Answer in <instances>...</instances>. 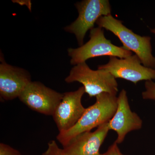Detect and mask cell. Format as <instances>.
I'll return each mask as SVG.
<instances>
[{
  "instance_id": "ba28073f",
  "label": "cell",
  "mask_w": 155,
  "mask_h": 155,
  "mask_svg": "<svg viewBox=\"0 0 155 155\" xmlns=\"http://www.w3.org/2000/svg\"><path fill=\"white\" fill-rule=\"evenodd\" d=\"M85 93L84 87L81 86L75 91L64 93L53 116L59 132L71 129L81 118L86 110L81 102Z\"/></svg>"
},
{
  "instance_id": "6da1fadb",
  "label": "cell",
  "mask_w": 155,
  "mask_h": 155,
  "mask_svg": "<svg viewBox=\"0 0 155 155\" xmlns=\"http://www.w3.org/2000/svg\"><path fill=\"white\" fill-rule=\"evenodd\" d=\"M96 98L95 103L86 108L76 125L67 131L59 132L57 139L63 147L76 136L90 131L107 123L113 118L117 108L116 95L104 92L97 96Z\"/></svg>"
},
{
  "instance_id": "2e32d148",
  "label": "cell",
  "mask_w": 155,
  "mask_h": 155,
  "mask_svg": "<svg viewBox=\"0 0 155 155\" xmlns=\"http://www.w3.org/2000/svg\"><path fill=\"white\" fill-rule=\"evenodd\" d=\"M115 155H127L124 154L122 153V152H121V151H120V149L118 147V145H117V146L116 147V150H115Z\"/></svg>"
},
{
  "instance_id": "5b68a950",
  "label": "cell",
  "mask_w": 155,
  "mask_h": 155,
  "mask_svg": "<svg viewBox=\"0 0 155 155\" xmlns=\"http://www.w3.org/2000/svg\"><path fill=\"white\" fill-rule=\"evenodd\" d=\"M78 16L74 22L64 30L75 35L78 44L83 45L87 31L94 27L98 19L111 14V8L108 0H84L75 4Z\"/></svg>"
},
{
  "instance_id": "52a82bcc",
  "label": "cell",
  "mask_w": 155,
  "mask_h": 155,
  "mask_svg": "<svg viewBox=\"0 0 155 155\" xmlns=\"http://www.w3.org/2000/svg\"><path fill=\"white\" fill-rule=\"evenodd\" d=\"M141 64L136 54L122 59L110 57L108 63L99 66L98 69L107 70L115 78H122L135 84L141 81L155 80V69Z\"/></svg>"
},
{
  "instance_id": "5bb4252c",
  "label": "cell",
  "mask_w": 155,
  "mask_h": 155,
  "mask_svg": "<svg viewBox=\"0 0 155 155\" xmlns=\"http://www.w3.org/2000/svg\"><path fill=\"white\" fill-rule=\"evenodd\" d=\"M0 155H22L19 151L5 143H0Z\"/></svg>"
},
{
  "instance_id": "277c9868",
  "label": "cell",
  "mask_w": 155,
  "mask_h": 155,
  "mask_svg": "<svg viewBox=\"0 0 155 155\" xmlns=\"http://www.w3.org/2000/svg\"><path fill=\"white\" fill-rule=\"evenodd\" d=\"M65 80L68 83L82 84L90 97L104 92L116 95L118 91L116 78L110 72L104 69L92 70L86 62L74 66Z\"/></svg>"
},
{
  "instance_id": "8992f818",
  "label": "cell",
  "mask_w": 155,
  "mask_h": 155,
  "mask_svg": "<svg viewBox=\"0 0 155 155\" xmlns=\"http://www.w3.org/2000/svg\"><path fill=\"white\" fill-rule=\"evenodd\" d=\"M64 94L56 91L39 81H31L18 98L32 110L53 116Z\"/></svg>"
},
{
  "instance_id": "9a60e30c",
  "label": "cell",
  "mask_w": 155,
  "mask_h": 155,
  "mask_svg": "<svg viewBox=\"0 0 155 155\" xmlns=\"http://www.w3.org/2000/svg\"><path fill=\"white\" fill-rule=\"evenodd\" d=\"M117 145L118 144L114 142L112 145L109 147L107 151L104 153V155H115V150Z\"/></svg>"
},
{
  "instance_id": "9c48e42d",
  "label": "cell",
  "mask_w": 155,
  "mask_h": 155,
  "mask_svg": "<svg viewBox=\"0 0 155 155\" xmlns=\"http://www.w3.org/2000/svg\"><path fill=\"white\" fill-rule=\"evenodd\" d=\"M117 104L116 113L108 122V127L109 130H114L117 133L115 142L118 144L124 141L127 134L141 129L143 121L138 114L131 111L125 89L120 91Z\"/></svg>"
},
{
  "instance_id": "4fadbf2b",
  "label": "cell",
  "mask_w": 155,
  "mask_h": 155,
  "mask_svg": "<svg viewBox=\"0 0 155 155\" xmlns=\"http://www.w3.org/2000/svg\"><path fill=\"white\" fill-rule=\"evenodd\" d=\"M41 155H64L62 149L60 148L55 140H51L48 143L47 149Z\"/></svg>"
},
{
  "instance_id": "7a4b0ae2",
  "label": "cell",
  "mask_w": 155,
  "mask_h": 155,
  "mask_svg": "<svg viewBox=\"0 0 155 155\" xmlns=\"http://www.w3.org/2000/svg\"><path fill=\"white\" fill-rule=\"evenodd\" d=\"M96 24L117 36L124 48L135 53L143 66L155 69V57L152 54L150 37L136 34L111 14L100 17Z\"/></svg>"
},
{
  "instance_id": "e0dca14e",
  "label": "cell",
  "mask_w": 155,
  "mask_h": 155,
  "mask_svg": "<svg viewBox=\"0 0 155 155\" xmlns=\"http://www.w3.org/2000/svg\"><path fill=\"white\" fill-rule=\"evenodd\" d=\"M150 31L152 33L154 34L155 35V28H153V29H150Z\"/></svg>"
},
{
  "instance_id": "3957f363",
  "label": "cell",
  "mask_w": 155,
  "mask_h": 155,
  "mask_svg": "<svg viewBox=\"0 0 155 155\" xmlns=\"http://www.w3.org/2000/svg\"><path fill=\"white\" fill-rule=\"evenodd\" d=\"M88 42L77 48H69L68 55L70 64L75 65L86 62L90 58L107 56L125 58L132 55V52L124 47L115 45L106 38L103 28L97 27L90 30Z\"/></svg>"
},
{
  "instance_id": "30bf717a",
  "label": "cell",
  "mask_w": 155,
  "mask_h": 155,
  "mask_svg": "<svg viewBox=\"0 0 155 155\" xmlns=\"http://www.w3.org/2000/svg\"><path fill=\"white\" fill-rule=\"evenodd\" d=\"M0 64V96L4 101L19 97L31 82L29 72L25 69L14 67L1 60Z\"/></svg>"
},
{
  "instance_id": "7c38bea8",
  "label": "cell",
  "mask_w": 155,
  "mask_h": 155,
  "mask_svg": "<svg viewBox=\"0 0 155 155\" xmlns=\"http://www.w3.org/2000/svg\"><path fill=\"white\" fill-rule=\"evenodd\" d=\"M145 90L142 93L144 100H155V82L153 80L147 81L145 83Z\"/></svg>"
},
{
  "instance_id": "8fae6325",
  "label": "cell",
  "mask_w": 155,
  "mask_h": 155,
  "mask_svg": "<svg viewBox=\"0 0 155 155\" xmlns=\"http://www.w3.org/2000/svg\"><path fill=\"white\" fill-rule=\"evenodd\" d=\"M108 122L91 132L80 134L71 139L62 149L64 155H104L100 152L109 131Z\"/></svg>"
}]
</instances>
